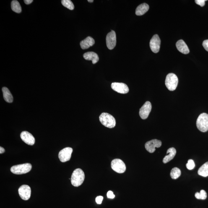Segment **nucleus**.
<instances>
[{
	"instance_id": "29",
	"label": "nucleus",
	"mask_w": 208,
	"mask_h": 208,
	"mask_svg": "<svg viewBox=\"0 0 208 208\" xmlns=\"http://www.w3.org/2000/svg\"><path fill=\"white\" fill-rule=\"evenodd\" d=\"M107 196L109 199H113L115 197V195L113 194V191H109L107 193Z\"/></svg>"
},
{
	"instance_id": "1",
	"label": "nucleus",
	"mask_w": 208,
	"mask_h": 208,
	"mask_svg": "<svg viewBox=\"0 0 208 208\" xmlns=\"http://www.w3.org/2000/svg\"><path fill=\"white\" fill-rule=\"evenodd\" d=\"M85 178L84 172L80 168L75 170L71 178V184L73 186L78 187L82 185Z\"/></svg>"
},
{
	"instance_id": "8",
	"label": "nucleus",
	"mask_w": 208,
	"mask_h": 208,
	"mask_svg": "<svg viewBox=\"0 0 208 208\" xmlns=\"http://www.w3.org/2000/svg\"><path fill=\"white\" fill-rule=\"evenodd\" d=\"M152 105L150 102L147 101L141 107L139 110V115L141 119L145 120L148 117L152 110Z\"/></svg>"
},
{
	"instance_id": "23",
	"label": "nucleus",
	"mask_w": 208,
	"mask_h": 208,
	"mask_svg": "<svg viewBox=\"0 0 208 208\" xmlns=\"http://www.w3.org/2000/svg\"><path fill=\"white\" fill-rule=\"evenodd\" d=\"M181 170L177 167H175L172 169L171 172H170V176L173 179H176L181 175Z\"/></svg>"
},
{
	"instance_id": "12",
	"label": "nucleus",
	"mask_w": 208,
	"mask_h": 208,
	"mask_svg": "<svg viewBox=\"0 0 208 208\" xmlns=\"http://www.w3.org/2000/svg\"><path fill=\"white\" fill-rule=\"evenodd\" d=\"M161 40L158 35H154L151 39L149 43V46L151 50L154 53H158L160 50Z\"/></svg>"
},
{
	"instance_id": "31",
	"label": "nucleus",
	"mask_w": 208,
	"mask_h": 208,
	"mask_svg": "<svg viewBox=\"0 0 208 208\" xmlns=\"http://www.w3.org/2000/svg\"><path fill=\"white\" fill-rule=\"evenodd\" d=\"M24 1L26 4L29 5L32 3L33 1V0H24Z\"/></svg>"
},
{
	"instance_id": "9",
	"label": "nucleus",
	"mask_w": 208,
	"mask_h": 208,
	"mask_svg": "<svg viewBox=\"0 0 208 208\" xmlns=\"http://www.w3.org/2000/svg\"><path fill=\"white\" fill-rule=\"evenodd\" d=\"M106 43L109 49L112 50L115 48L116 43V35L115 31L111 30L107 35Z\"/></svg>"
},
{
	"instance_id": "21",
	"label": "nucleus",
	"mask_w": 208,
	"mask_h": 208,
	"mask_svg": "<svg viewBox=\"0 0 208 208\" xmlns=\"http://www.w3.org/2000/svg\"><path fill=\"white\" fill-rule=\"evenodd\" d=\"M198 173L201 176H208V162H206L199 168Z\"/></svg>"
},
{
	"instance_id": "33",
	"label": "nucleus",
	"mask_w": 208,
	"mask_h": 208,
	"mask_svg": "<svg viewBox=\"0 0 208 208\" xmlns=\"http://www.w3.org/2000/svg\"><path fill=\"white\" fill-rule=\"evenodd\" d=\"M87 1H88L89 2L92 3V2H93L94 1L93 0H88Z\"/></svg>"
},
{
	"instance_id": "14",
	"label": "nucleus",
	"mask_w": 208,
	"mask_h": 208,
	"mask_svg": "<svg viewBox=\"0 0 208 208\" xmlns=\"http://www.w3.org/2000/svg\"><path fill=\"white\" fill-rule=\"evenodd\" d=\"M21 138L24 142L28 145H33L35 144V138L28 131H22L21 134Z\"/></svg>"
},
{
	"instance_id": "30",
	"label": "nucleus",
	"mask_w": 208,
	"mask_h": 208,
	"mask_svg": "<svg viewBox=\"0 0 208 208\" xmlns=\"http://www.w3.org/2000/svg\"><path fill=\"white\" fill-rule=\"evenodd\" d=\"M202 45L205 49L208 52V40H204L203 42Z\"/></svg>"
},
{
	"instance_id": "5",
	"label": "nucleus",
	"mask_w": 208,
	"mask_h": 208,
	"mask_svg": "<svg viewBox=\"0 0 208 208\" xmlns=\"http://www.w3.org/2000/svg\"><path fill=\"white\" fill-rule=\"evenodd\" d=\"M32 165L30 163H25L13 166L11 168L12 173L16 175H21L30 172L32 169Z\"/></svg>"
},
{
	"instance_id": "10",
	"label": "nucleus",
	"mask_w": 208,
	"mask_h": 208,
	"mask_svg": "<svg viewBox=\"0 0 208 208\" xmlns=\"http://www.w3.org/2000/svg\"><path fill=\"white\" fill-rule=\"evenodd\" d=\"M19 196L24 201L28 200L30 199L31 195V189L30 187L26 185L21 186L18 189Z\"/></svg>"
},
{
	"instance_id": "11",
	"label": "nucleus",
	"mask_w": 208,
	"mask_h": 208,
	"mask_svg": "<svg viewBox=\"0 0 208 208\" xmlns=\"http://www.w3.org/2000/svg\"><path fill=\"white\" fill-rule=\"evenodd\" d=\"M111 87L113 90L121 94L127 93L129 91L127 85L123 83L116 82L112 83Z\"/></svg>"
},
{
	"instance_id": "6",
	"label": "nucleus",
	"mask_w": 208,
	"mask_h": 208,
	"mask_svg": "<svg viewBox=\"0 0 208 208\" xmlns=\"http://www.w3.org/2000/svg\"><path fill=\"white\" fill-rule=\"evenodd\" d=\"M111 167L114 171L119 173H124L126 170L125 164L119 159H115L112 160Z\"/></svg>"
},
{
	"instance_id": "24",
	"label": "nucleus",
	"mask_w": 208,
	"mask_h": 208,
	"mask_svg": "<svg viewBox=\"0 0 208 208\" xmlns=\"http://www.w3.org/2000/svg\"><path fill=\"white\" fill-rule=\"evenodd\" d=\"M61 3L64 7L70 10H73L74 9V4L70 0H62L61 1Z\"/></svg>"
},
{
	"instance_id": "15",
	"label": "nucleus",
	"mask_w": 208,
	"mask_h": 208,
	"mask_svg": "<svg viewBox=\"0 0 208 208\" xmlns=\"http://www.w3.org/2000/svg\"><path fill=\"white\" fill-rule=\"evenodd\" d=\"M83 56L84 59L86 60L92 61L93 64H96L99 61V58L98 55L94 52H87L84 54Z\"/></svg>"
},
{
	"instance_id": "26",
	"label": "nucleus",
	"mask_w": 208,
	"mask_h": 208,
	"mask_svg": "<svg viewBox=\"0 0 208 208\" xmlns=\"http://www.w3.org/2000/svg\"><path fill=\"white\" fill-rule=\"evenodd\" d=\"M195 164L194 161L191 159L188 160V163L186 164V167L188 169L191 170L195 168Z\"/></svg>"
},
{
	"instance_id": "25",
	"label": "nucleus",
	"mask_w": 208,
	"mask_h": 208,
	"mask_svg": "<svg viewBox=\"0 0 208 208\" xmlns=\"http://www.w3.org/2000/svg\"><path fill=\"white\" fill-rule=\"evenodd\" d=\"M195 197L198 199L205 200L207 197V193L204 190H201L200 192H196Z\"/></svg>"
},
{
	"instance_id": "7",
	"label": "nucleus",
	"mask_w": 208,
	"mask_h": 208,
	"mask_svg": "<svg viewBox=\"0 0 208 208\" xmlns=\"http://www.w3.org/2000/svg\"><path fill=\"white\" fill-rule=\"evenodd\" d=\"M73 149L70 147H66L60 151L58 157L62 162H65L70 160Z\"/></svg>"
},
{
	"instance_id": "28",
	"label": "nucleus",
	"mask_w": 208,
	"mask_h": 208,
	"mask_svg": "<svg viewBox=\"0 0 208 208\" xmlns=\"http://www.w3.org/2000/svg\"><path fill=\"white\" fill-rule=\"evenodd\" d=\"M103 196H97L96 198V202L97 204H102V201H103Z\"/></svg>"
},
{
	"instance_id": "4",
	"label": "nucleus",
	"mask_w": 208,
	"mask_h": 208,
	"mask_svg": "<svg viewBox=\"0 0 208 208\" xmlns=\"http://www.w3.org/2000/svg\"><path fill=\"white\" fill-rule=\"evenodd\" d=\"M178 79L177 76L173 73H170L167 75L166 78L165 85L169 90L173 91L177 87Z\"/></svg>"
},
{
	"instance_id": "32",
	"label": "nucleus",
	"mask_w": 208,
	"mask_h": 208,
	"mask_svg": "<svg viewBox=\"0 0 208 208\" xmlns=\"http://www.w3.org/2000/svg\"><path fill=\"white\" fill-rule=\"evenodd\" d=\"M5 152V149L2 147H0V154H2L4 153Z\"/></svg>"
},
{
	"instance_id": "17",
	"label": "nucleus",
	"mask_w": 208,
	"mask_h": 208,
	"mask_svg": "<svg viewBox=\"0 0 208 208\" xmlns=\"http://www.w3.org/2000/svg\"><path fill=\"white\" fill-rule=\"evenodd\" d=\"M177 49L180 52L183 54H188L189 53L190 51L187 45L183 40H180L176 43Z\"/></svg>"
},
{
	"instance_id": "22",
	"label": "nucleus",
	"mask_w": 208,
	"mask_h": 208,
	"mask_svg": "<svg viewBox=\"0 0 208 208\" xmlns=\"http://www.w3.org/2000/svg\"><path fill=\"white\" fill-rule=\"evenodd\" d=\"M11 9L14 12L20 13L22 11L21 7L18 1L14 0L11 2Z\"/></svg>"
},
{
	"instance_id": "27",
	"label": "nucleus",
	"mask_w": 208,
	"mask_h": 208,
	"mask_svg": "<svg viewBox=\"0 0 208 208\" xmlns=\"http://www.w3.org/2000/svg\"><path fill=\"white\" fill-rule=\"evenodd\" d=\"M206 0H196L195 2L196 4L200 6L201 7H203L205 5V2Z\"/></svg>"
},
{
	"instance_id": "16",
	"label": "nucleus",
	"mask_w": 208,
	"mask_h": 208,
	"mask_svg": "<svg viewBox=\"0 0 208 208\" xmlns=\"http://www.w3.org/2000/svg\"><path fill=\"white\" fill-rule=\"evenodd\" d=\"M95 43V40L92 37L88 36L80 42V45L83 50L87 49Z\"/></svg>"
},
{
	"instance_id": "18",
	"label": "nucleus",
	"mask_w": 208,
	"mask_h": 208,
	"mask_svg": "<svg viewBox=\"0 0 208 208\" xmlns=\"http://www.w3.org/2000/svg\"><path fill=\"white\" fill-rule=\"evenodd\" d=\"M167 154L168 155L165 156L163 160L164 163H168L174 158L176 154V149L173 147L170 148L167 150Z\"/></svg>"
},
{
	"instance_id": "19",
	"label": "nucleus",
	"mask_w": 208,
	"mask_h": 208,
	"mask_svg": "<svg viewBox=\"0 0 208 208\" xmlns=\"http://www.w3.org/2000/svg\"><path fill=\"white\" fill-rule=\"evenodd\" d=\"M149 6L148 4L146 3H143L142 4L139 5L136 8L135 14L137 16H142L149 11Z\"/></svg>"
},
{
	"instance_id": "13",
	"label": "nucleus",
	"mask_w": 208,
	"mask_h": 208,
	"mask_svg": "<svg viewBox=\"0 0 208 208\" xmlns=\"http://www.w3.org/2000/svg\"><path fill=\"white\" fill-rule=\"evenodd\" d=\"M162 141L157 139H152L148 141L145 144V148L148 152L153 153L155 150L156 148H159L162 146Z\"/></svg>"
},
{
	"instance_id": "3",
	"label": "nucleus",
	"mask_w": 208,
	"mask_h": 208,
	"mask_svg": "<svg viewBox=\"0 0 208 208\" xmlns=\"http://www.w3.org/2000/svg\"><path fill=\"white\" fill-rule=\"evenodd\" d=\"M196 127L200 131L206 132L208 130V115L202 113L199 115L196 120Z\"/></svg>"
},
{
	"instance_id": "20",
	"label": "nucleus",
	"mask_w": 208,
	"mask_h": 208,
	"mask_svg": "<svg viewBox=\"0 0 208 208\" xmlns=\"http://www.w3.org/2000/svg\"><path fill=\"white\" fill-rule=\"evenodd\" d=\"M3 97L5 101L7 103H11L13 101V97L7 87H4L2 88Z\"/></svg>"
},
{
	"instance_id": "2",
	"label": "nucleus",
	"mask_w": 208,
	"mask_h": 208,
	"mask_svg": "<svg viewBox=\"0 0 208 208\" xmlns=\"http://www.w3.org/2000/svg\"><path fill=\"white\" fill-rule=\"evenodd\" d=\"M99 119L102 124L107 128H112L116 126V122L115 118L110 114L102 113L99 117Z\"/></svg>"
}]
</instances>
